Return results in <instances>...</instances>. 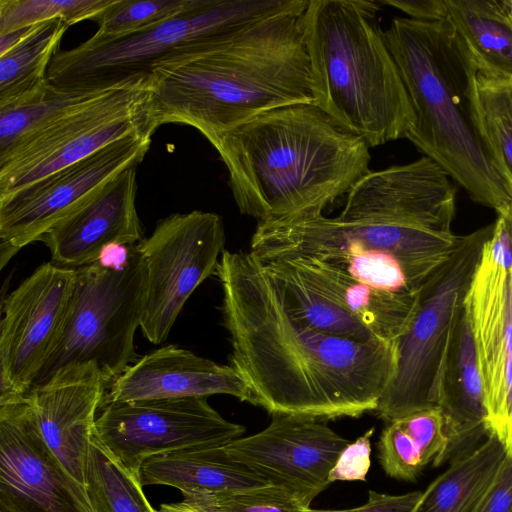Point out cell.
I'll use <instances>...</instances> for the list:
<instances>
[{
	"mask_svg": "<svg viewBox=\"0 0 512 512\" xmlns=\"http://www.w3.org/2000/svg\"><path fill=\"white\" fill-rule=\"evenodd\" d=\"M215 275L230 336V365L249 403L273 414L334 419L375 411L391 380L394 342L358 341L297 319L259 257L224 250Z\"/></svg>",
	"mask_w": 512,
	"mask_h": 512,
	"instance_id": "cell-1",
	"label": "cell"
},
{
	"mask_svg": "<svg viewBox=\"0 0 512 512\" xmlns=\"http://www.w3.org/2000/svg\"><path fill=\"white\" fill-rule=\"evenodd\" d=\"M308 3L252 25L217 49L154 68L149 81L157 126H191L213 145L255 116L314 104Z\"/></svg>",
	"mask_w": 512,
	"mask_h": 512,
	"instance_id": "cell-2",
	"label": "cell"
},
{
	"mask_svg": "<svg viewBox=\"0 0 512 512\" xmlns=\"http://www.w3.org/2000/svg\"><path fill=\"white\" fill-rule=\"evenodd\" d=\"M239 211L274 222L323 214L369 171L368 144L315 104L255 116L212 145Z\"/></svg>",
	"mask_w": 512,
	"mask_h": 512,
	"instance_id": "cell-3",
	"label": "cell"
},
{
	"mask_svg": "<svg viewBox=\"0 0 512 512\" xmlns=\"http://www.w3.org/2000/svg\"><path fill=\"white\" fill-rule=\"evenodd\" d=\"M384 38L415 116L406 138L473 201L497 213L506 209L512 188L484 133L476 86L480 62L470 46L449 18L395 17Z\"/></svg>",
	"mask_w": 512,
	"mask_h": 512,
	"instance_id": "cell-4",
	"label": "cell"
},
{
	"mask_svg": "<svg viewBox=\"0 0 512 512\" xmlns=\"http://www.w3.org/2000/svg\"><path fill=\"white\" fill-rule=\"evenodd\" d=\"M378 1L309 0L314 104L369 147L406 138L415 116L379 27Z\"/></svg>",
	"mask_w": 512,
	"mask_h": 512,
	"instance_id": "cell-5",
	"label": "cell"
},
{
	"mask_svg": "<svg viewBox=\"0 0 512 512\" xmlns=\"http://www.w3.org/2000/svg\"><path fill=\"white\" fill-rule=\"evenodd\" d=\"M460 236L323 214L258 223L251 249L262 260L307 257L389 293L416 291L456 249Z\"/></svg>",
	"mask_w": 512,
	"mask_h": 512,
	"instance_id": "cell-6",
	"label": "cell"
},
{
	"mask_svg": "<svg viewBox=\"0 0 512 512\" xmlns=\"http://www.w3.org/2000/svg\"><path fill=\"white\" fill-rule=\"evenodd\" d=\"M301 0H195L181 14L116 38L90 37L59 50L48 81L67 90L101 91L148 79L163 64L217 49L252 25Z\"/></svg>",
	"mask_w": 512,
	"mask_h": 512,
	"instance_id": "cell-7",
	"label": "cell"
},
{
	"mask_svg": "<svg viewBox=\"0 0 512 512\" xmlns=\"http://www.w3.org/2000/svg\"><path fill=\"white\" fill-rule=\"evenodd\" d=\"M495 223L460 236L449 259L419 287L416 311L394 342L395 365L376 414L386 422L437 407L440 374L464 301Z\"/></svg>",
	"mask_w": 512,
	"mask_h": 512,
	"instance_id": "cell-8",
	"label": "cell"
},
{
	"mask_svg": "<svg viewBox=\"0 0 512 512\" xmlns=\"http://www.w3.org/2000/svg\"><path fill=\"white\" fill-rule=\"evenodd\" d=\"M75 270L60 335L33 387L65 366L92 362L109 388L139 359L134 335L144 312L148 271L137 244L123 267L94 262Z\"/></svg>",
	"mask_w": 512,
	"mask_h": 512,
	"instance_id": "cell-9",
	"label": "cell"
},
{
	"mask_svg": "<svg viewBox=\"0 0 512 512\" xmlns=\"http://www.w3.org/2000/svg\"><path fill=\"white\" fill-rule=\"evenodd\" d=\"M149 78L111 88L0 157V198L73 165L118 140L153 135Z\"/></svg>",
	"mask_w": 512,
	"mask_h": 512,
	"instance_id": "cell-10",
	"label": "cell"
},
{
	"mask_svg": "<svg viewBox=\"0 0 512 512\" xmlns=\"http://www.w3.org/2000/svg\"><path fill=\"white\" fill-rule=\"evenodd\" d=\"M225 244L221 217L194 210L158 220L137 248L148 279L141 331L152 344L163 343L195 289L215 274Z\"/></svg>",
	"mask_w": 512,
	"mask_h": 512,
	"instance_id": "cell-11",
	"label": "cell"
},
{
	"mask_svg": "<svg viewBox=\"0 0 512 512\" xmlns=\"http://www.w3.org/2000/svg\"><path fill=\"white\" fill-rule=\"evenodd\" d=\"M94 435L128 472L141 479L143 463L156 455L240 438L245 427L223 418L207 398L188 397L109 403Z\"/></svg>",
	"mask_w": 512,
	"mask_h": 512,
	"instance_id": "cell-12",
	"label": "cell"
},
{
	"mask_svg": "<svg viewBox=\"0 0 512 512\" xmlns=\"http://www.w3.org/2000/svg\"><path fill=\"white\" fill-rule=\"evenodd\" d=\"M150 134L133 135L102 148L7 197L0 198L1 268L23 247L39 241L57 222L75 211L107 182L138 166Z\"/></svg>",
	"mask_w": 512,
	"mask_h": 512,
	"instance_id": "cell-13",
	"label": "cell"
},
{
	"mask_svg": "<svg viewBox=\"0 0 512 512\" xmlns=\"http://www.w3.org/2000/svg\"><path fill=\"white\" fill-rule=\"evenodd\" d=\"M76 270L39 266L2 303L0 404L26 398L60 335Z\"/></svg>",
	"mask_w": 512,
	"mask_h": 512,
	"instance_id": "cell-14",
	"label": "cell"
},
{
	"mask_svg": "<svg viewBox=\"0 0 512 512\" xmlns=\"http://www.w3.org/2000/svg\"><path fill=\"white\" fill-rule=\"evenodd\" d=\"M349 443L327 419L273 414L266 428L224 447L235 461L310 507L329 486V473Z\"/></svg>",
	"mask_w": 512,
	"mask_h": 512,
	"instance_id": "cell-15",
	"label": "cell"
},
{
	"mask_svg": "<svg viewBox=\"0 0 512 512\" xmlns=\"http://www.w3.org/2000/svg\"><path fill=\"white\" fill-rule=\"evenodd\" d=\"M0 512H94L42 437L27 396L0 404Z\"/></svg>",
	"mask_w": 512,
	"mask_h": 512,
	"instance_id": "cell-16",
	"label": "cell"
},
{
	"mask_svg": "<svg viewBox=\"0 0 512 512\" xmlns=\"http://www.w3.org/2000/svg\"><path fill=\"white\" fill-rule=\"evenodd\" d=\"M465 313L474 339L486 409L487 435L512 454V276L480 256Z\"/></svg>",
	"mask_w": 512,
	"mask_h": 512,
	"instance_id": "cell-17",
	"label": "cell"
},
{
	"mask_svg": "<svg viewBox=\"0 0 512 512\" xmlns=\"http://www.w3.org/2000/svg\"><path fill=\"white\" fill-rule=\"evenodd\" d=\"M456 187L427 156L404 165L369 170L348 191L343 220H375L452 232Z\"/></svg>",
	"mask_w": 512,
	"mask_h": 512,
	"instance_id": "cell-18",
	"label": "cell"
},
{
	"mask_svg": "<svg viewBox=\"0 0 512 512\" xmlns=\"http://www.w3.org/2000/svg\"><path fill=\"white\" fill-rule=\"evenodd\" d=\"M107 389V381L91 362L59 369L27 395L45 442L84 487L96 413Z\"/></svg>",
	"mask_w": 512,
	"mask_h": 512,
	"instance_id": "cell-19",
	"label": "cell"
},
{
	"mask_svg": "<svg viewBox=\"0 0 512 512\" xmlns=\"http://www.w3.org/2000/svg\"><path fill=\"white\" fill-rule=\"evenodd\" d=\"M136 168L111 179L41 236L39 241L49 249L54 264L78 269L96 262L111 244L136 245L143 239Z\"/></svg>",
	"mask_w": 512,
	"mask_h": 512,
	"instance_id": "cell-20",
	"label": "cell"
},
{
	"mask_svg": "<svg viewBox=\"0 0 512 512\" xmlns=\"http://www.w3.org/2000/svg\"><path fill=\"white\" fill-rule=\"evenodd\" d=\"M216 394L250 401L246 383L230 364H219L168 345L130 365L109 386L102 406L149 399L207 398Z\"/></svg>",
	"mask_w": 512,
	"mask_h": 512,
	"instance_id": "cell-21",
	"label": "cell"
},
{
	"mask_svg": "<svg viewBox=\"0 0 512 512\" xmlns=\"http://www.w3.org/2000/svg\"><path fill=\"white\" fill-rule=\"evenodd\" d=\"M276 259L288 261L313 287L356 318L379 341L395 342L411 323L418 290L383 292L324 261L307 257Z\"/></svg>",
	"mask_w": 512,
	"mask_h": 512,
	"instance_id": "cell-22",
	"label": "cell"
},
{
	"mask_svg": "<svg viewBox=\"0 0 512 512\" xmlns=\"http://www.w3.org/2000/svg\"><path fill=\"white\" fill-rule=\"evenodd\" d=\"M224 445L204 444L153 456L141 467V484L171 486L180 490L184 497L270 485L235 461Z\"/></svg>",
	"mask_w": 512,
	"mask_h": 512,
	"instance_id": "cell-23",
	"label": "cell"
},
{
	"mask_svg": "<svg viewBox=\"0 0 512 512\" xmlns=\"http://www.w3.org/2000/svg\"><path fill=\"white\" fill-rule=\"evenodd\" d=\"M451 447L483 432L486 409L471 328L463 310L454 330L437 390Z\"/></svg>",
	"mask_w": 512,
	"mask_h": 512,
	"instance_id": "cell-24",
	"label": "cell"
},
{
	"mask_svg": "<svg viewBox=\"0 0 512 512\" xmlns=\"http://www.w3.org/2000/svg\"><path fill=\"white\" fill-rule=\"evenodd\" d=\"M508 453L493 435L432 481L412 512H478Z\"/></svg>",
	"mask_w": 512,
	"mask_h": 512,
	"instance_id": "cell-25",
	"label": "cell"
},
{
	"mask_svg": "<svg viewBox=\"0 0 512 512\" xmlns=\"http://www.w3.org/2000/svg\"><path fill=\"white\" fill-rule=\"evenodd\" d=\"M69 27L62 19L30 26L0 54V107L23 103L49 86V66Z\"/></svg>",
	"mask_w": 512,
	"mask_h": 512,
	"instance_id": "cell-26",
	"label": "cell"
},
{
	"mask_svg": "<svg viewBox=\"0 0 512 512\" xmlns=\"http://www.w3.org/2000/svg\"><path fill=\"white\" fill-rule=\"evenodd\" d=\"M260 260L297 319L331 335L358 341H379L356 318L313 287L288 261Z\"/></svg>",
	"mask_w": 512,
	"mask_h": 512,
	"instance_id": "cell-27",
	"label": "cell"
},
{
	"mask_svg": "<svg viewBox=\"0 0 512 512\" xmlns=\"http://www.w3.org/2000/svg\"><path fill=\"white\" fill-rule=\"evenodd\" d=\"M448 18L480 65L512 75V23L501 0H445Z\"/></svg>",
	"mask_w": 512,
	"mask_h": 512,
	"instance_id": "cell-28",
	"label": "cell"
},
{
	"mask_svg": "<svg viewBox=\"0 0 512 512\" xmlns=\"http://www.w3.org/2000/svg\"><path fill=\"white\" fill-rule=\"evenodd\" d=\"M105 91L67 90L49 84L23 103L0 107V157Z\"/></svg>",
	"mask_w": 512,
	"mask_h": 512,
	"instance_id": "cell-29",
	"label": "cell"
},
{
	"mask_svg": "<svg viewBox=\"0 0 512 512\" xmlns=\"http://www.w3.org/2000/svg\"><path fill=\"white\" fill-rule=\"evenodd\" d=\"M141 479L123 468L93 434L85 489L94 512H157L143 492Z\"/></svg>",
	"mask_w": 512,
	"mask_h": 512,
	"instance_id": "cell-30",
	"label": "cell"
},
{
	"mask_svg": "<svg viewBox=\"0 0 512 512\" xmlns=\"http://www.w3.org/2000/svg\"><path fill=\"white\" fill-rule=\"evenodd\" d=\"M476 86L486 139L512 188V75L480 65Z\"/></svg>",
	"mask_w": 512,
	"mask_h": 512,
	"instance_id": "cell-31",
	"label": "cell"
},
{
	"mask_svg": "<svg viewBox=\"0 0 512 512\" xmlns=\"http://www.w3.org/2000/svg\"><path fill=\"white\" fill-rule=\"evenodd\" d=\"M115 0H0V34L62 19L69 26L94 21Z\"/></svg>",
	"mask_w": 512,
	"mask_h": 512,
	"instance_id": "cell-32",
	"label": "cell"
},
{
	"mask_svg": "<svg viewBox=\"0 0 512 512\" xmlns=\"http://www.w3.org/2000/svg\"><path fill=\"white\" fill-rule=\"evenodd\" d=\"M195 0H115L95 20L96 38H116L174 18Z\"/></svg>",
	"mask_w": 512,
	"mask_h": 512,
	"instance_id": "cell-33",
	"label": "cell"
},
{
	"mask_svg": "<svg viewBox=\"0 0 512 512\" xmlns=\"http://www.w3.org/2000/svg\"><path fill=\"white\" fill-rule=\"evenodd\" d=\"M184 500L204 512H312L311 507L273 485L237 492L194 494Z\"/></svg>",
	"mask_w": 512,
	"mask_h": 512,
	"instance_id": "cell-34",
	"label": "cell"
},
{
	"mask_svg": "<svg viewBox=\"0 0 512 512\" xmlns=\"http://www.w3.org/2000/svg\"><path fill=\"white\" fill-rule=\"evenodd\" d=\"M394 421L415 442L425 465L438 466L447 459L451 441L439 407L420 410Z\"/></svg>",
	"mask_w": 512,
	"mask_h": 512,
	"instance_id": "cell-35",
	"label": "cell"
},
{
	"mask_svg": "<svg viewBox=\"0 0 512 512\" xmlns=\"http://www.w3.org/2000/svg\"><path fill=\"white\" fill-rule=\"evenodd\" d=\"M377 448L382 469L394 479L414 481L426 466L415 442L396 421L382 430Z\"/></svg>",
	"mask_w": 512,
	"mask_h": 512,
	"instance_id": "cell-36",
	"label": "cell"
},
{
	"mask_svg": "<svg viewBox=\"0 0 512 512\" xmlns=\"http://www.w3.org/2000/svg\"><path fill=\"white\" fill-rule=\"evenodd\" d=\"M374 430L370 428L342 450L329 473L330 483L366 480L371 466V438Z\"/></svg>",
	"mask_w": 512,
	"mask_h": 512,
	"instance_id": "cell-37",
	"label": "cell"
},
{
	"mask_svg": "<svg viewBox=\"0 0 512 512\" xmlns=\"http://www.w3.org/2000/svg\"><path fill=\"white\" fill-rule=\"evenodd\" d=\"M497 220L491 237L482 248V255L492 263L512 269V203L497 213Z\"/></svg>",
	"mask_w": 512,
	"mask_h": 512,
	"instance_id": "cell-38",
	"label": "cell"
},
{
	"mask_svg": "<svg viewBox=\"0 0 512 512\" xmlns=\"http://www.w3.org/2000/svg\"><path fill=\"white\" fill-rule=\"evenodd\" d=\"M421 493V491H414L390 495L369 490L368 501L362 506L342 510L312 509V512H412Z\"/></svg>",
	"mask_w": 512,
	"mask_h": 512,
	"instance_id": "cell-39",
	"label": "cell"
},
{
	"mask_svg": "<svg viewBox=\"0 0 512 512\" xmlns=\"http://www.w3.org/2000/svg\"><path fill=\"white\" fill-rule=\"evenodd\" d=\"M478 512H512V454L502 463Z\"/></svg>",
	"mask_w": 512,
	"mask_h": 512,
	"instance_id": "cell-40",
	"label": "cell"
},
{
	"mask_svg": "<svg viewBox=\"0 0 512 512\" xmlns=\"http://www.w3.org/2000/svg\"><path fill=\"white\" fill-rule=\"evenodd\" d=\"M378 2L396 8L416 21L436 22L448 18L445 0H380Z\"/></svg>",
	"mask_w": 512,
	"mask_h": 512,
	"instance_id": "cell-41",
	"label": "cell"
},
{
	"mask_svg": "<svg viewBox=\"0 0 512 512\" xmlns=\"http://www.w3.org/2000/svg\"><path fill=\"white\" fill-rule=\"evenodd\" d=\"M157 512H204L185 500L178 503L163 504Z\"/></svg>",
	"mask_w": 512,
	"mask_h": 512,
	"instance_id": "cell-42",
	"label": "cell"
},
{
	"mask_svg": "<svg viewBox=\"0 0 512 512\" xmlns=\"http://www.w3.org/2000/svg\"><path fill=\"white\" fill-rule=\"evenodd\" d=\"M502 5L512 23V0H501Z\"/></svg>",
	"mask_w": 512,
	"mask_h": 512,
	"instance_id": "cell-43",
	"label": "cell"
},
{
	"mask_svg": "<svg viewBox=\"0 0 512 512\" xmlns=\"http://www.w3.org/2000/svg\"><path fill=\"white\" fill-rule=\"evenodd\" d=\"M510 271H511V276H512V269Z\"/></svg>",
	"mask_w": 512,
	"mask_h": 512,
	"instance_id": "cell-44",
	"label": "cell"
}]
</instances>
